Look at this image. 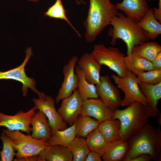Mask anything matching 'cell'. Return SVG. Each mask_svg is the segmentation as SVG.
<instances>
[{"instance_id":"4dcf8cb0","label":"cell","mask_w":161,"mask_h":161,"mask_svg":"<svg viewBox=\"0 0 161 161\" xmlns=\"http://www.w3.org/2000/svg\"><path fill=\"white\" fill-rule=\"evenodd\" d=\"M2 143L3 148L0 151V161H12L16 155L10 138L2 132L0 137Z\"/></svg>"},{"instance_id":"83f0119b","label":"cell","mask_w":161,"mask_h":161,"mask_svg":"<svg viewBox=\"0 0 161 161\" xmlns=\"http://www.w3.org/2000/svg\"><path fill=\"white\" fill-rule=\"evenodd\" d=\"M125 64L127 70L130 71H148L153 70L151 62L133 52L125 56Z\"/></svg>"},{"instance_id":"d4e9b609","label":"cell","mask_w":161,"mask_h":161,"mask_svg":"<svg viewBox=\"0 0 161 161\" xmlns=\"http://www.w3.org/2000/svg\"><path fill=\"white\" fill-rule=\"evenodd\" d=\"M161 52V46L154 41L145 42L134 46L132 52L152 62L157 55Z\"/></svg>"},{"instance_id":"5b68a950","label":"cell","mask_w":161,"mask_h":161,"mask_svg":"<svg viewBox=\"0 0 161 161\" xmlns=\"http://www.w3.org/2000/svg\"><path fill=\"white\" fill-rule=\"evenodd\" d=\"M2 132L11 139L16 151V160L39 154L44 150L50 146L48 140L37 139L30 135H27L20 131H11L6 129Z\"/></svg>"},{"instance_id":"836d02e7","label":"cell","mask_w":161,"mask_h":161,"mask_svg":"<svg viewBox=\"0 0 161 161\" xmlns=\"http://www.w3.org/2000/svg\"><path fill=\"white\" fill-rule=\"evenodd\" d=\"M152 63L153 70H161V52Z\"/></svg>"},{"instance_id":"8fae6325","label":"cell","mask_w":161,"mask_h":161,"mask_svg":"<svg viewBox=\"0 0 161 161\" xmlns=\"http://www.w3.org/2000/svg\"><path fill=\"white\" fill-rule=\"evenodd\" d=\"M96 87L98 97L107 107L115 110L121 106L120 92L111 82L109 76H100L99 83Z\"/></svg>"},{"instance_id":"1f68e13d","label":"cell","mask_w":161,"mask_h":161,"mask_svg":"<svg viewBox=\"0 0 161 161\" xmlns=\"http://www.w3.org/2000/svg\"><path fill=\"white\" fill-rule=\"evenodd\" d=\"M140 83L143 82L151 84H156L161 82V70H153L144 72L133 70Z\"/></svg>"},{"instance_id":"d6986e66","label":"cell","mask_w":161,"mask_h":161,"mask_svg":"<svg viewBox=\"0 0 161 161\" xmlns=\"http://www.w3.org/2000/svg\"><path fill=\"white\" fill-rule=\"evenodd\" d=\"M97 128L105 140L109 143L121 139V124L118 119L106 120L100 123Z\"/></svg>"},{"instance_id":"277c9868","label":"cell","mask_w":161,"mask_h":161,"mask_svg":"<svg viewBox=\"0 0 161 161\" xmlns=\"http://www.w3.org/2000/svg\"><path fill=\"white\" fill-rule=\"evenodd\" d=\"M150 117L144 105L136 101L124 109L114 110L112 119L119 120L121 124L120 140L128 142L148 123Z\"/></svg>"},{"instance_id":"8992f818","label":"cell","mask_w":161,"mask_h":161,"mask_svg":"<svg viewBox=\"0 0 161 161\" xmlns=\"http://www.w3.org/2000/svg\"><path fill=\"white\" fill-rule=\"evenodd\" d=\"M101 65H105L117 75L125 77L127 70L125 64L124 55L117 47H107L103 44L95 45L91 53Z\"/></svg>"},{"instance_id":"4fadbf2b","label":"cell","mask_w":161,"mask_h":161,"mask_svg":"<svg viewBox=\"0 0 161 161\" xmlns=\"http://www.w3.org/2000/svg\"><path fill=\"white\" fill-rule=\"evenodd\" d=\"M62 100L57 112L63 120L71 126L76 122L80 114L83 101L77 89L70 96Z\"/></svg>"},{"instance_id":"e0dca14e","label":"cell","mask_w":161,"mask_h":161,"mask_svg":"<svg viewBox=\"0 0 161 161\" xmlns=\"http://www.w3.org/2000/svg\"><path fill=\"white\" fill-rule=\"evenodd\" d=\"M77 64L88 82L95 85L99 83L101 65L91 53L87 52L83 54Z\"/></svg>"},{"instance_id":"52a82bcc","label":"cell","mask_w":161,"mask_h":161,"mask_svg":"<svg viewBox=\"0 0 161 161\" xmlns=\"http://www.w3.org/2000/svg\"><path fill=\"white\" fill-rule=\"evenodd\" d=\"M111 77L117 87L125 94L121 106L127 107L136 101L141 103L145 107L147 106V100L139 87L140 82L137 77L132 71L127 70L126 75L124 78L115 74L112 75Z\"/></svg>"},{"instance_id":"ac0fdd59","label":"cell","mask_w":161,"mask_h":161,"mask_svg":"<svg viewBox=\"0 0 161 161\" xmlns=\"http://www.w3.org/2000/svg\"><path fill=\"white\" fill-rule=\"evenodd\" d=\"M33 137L37 139L48 140L52 135V129L45 114L39 110L35 112L31 120Z\"/></svg>"},{"instance_id":"6da1fadb","label":"cell","mask_w":161,"mask_h":161,"mask_svg":"<svg viewBox=\"0 0 161 161\" xmlns=\"http://www.w3.org/2000/svg\"><path fill=\"white\" fill-rule=\"evenodd\" d=\"M128 148L124 161L130 160L142 154H147L154 161H161L160 126L155 128L146 124L128 141Z\"/></svg>"},{"instance_id":"30bf717a","label":"cell","mask_w":161,"mask_h":161,"mask_svg":"<svg viewBox=\"0 0 161 161\" xmlns=\"http://www.w3.org/2000/svg\"><path fill=\"white\" fill-rule=\"evenodd\" d=\"M32 101L36 110L42 112L46 116L52 133L57 130H64L67 128V124L56 110L55 100L51 96L46 95L44 99L33 98Z\"/></svg>"},{"instance_id":"d590c367","label":"cell","mask_w":161,"mask_h":161,"mask_svg":"<svg viewBox=\"0 0 161 161\" xmlns=\"http://www.w3.org/2000/svg\"><path fill=\"white\" fill-rule=\"evenodd\" d=\"M152 160L151 157L147 154H142L131 159L130 161H150Z\"/></svg>"},{"instance_id":"5bb4252c","label":"cell","mask_w":161,"mask_h":161,"mask_svg":"<svg viewBox=\"0 0 161 161\" xmlns=\"http://www.w3.org/2000/svg\"><path fill=\"white\" fill-rule=\"evenodd\" d=\"M114 112L99 98H91L83 102L80 114L93 117L100 123L112 119Z\"/></svg>"},{"instance_id":"f546056e","label":"cell","mask_w":161,"mask_h":161,"mask_svg":"<svg viewBox=\"0 0 161 161\" xmlns=\"http://www.w3.org/2000/svg\"><path fill=\"white\" fill-rule=\"evenodd\" d=\"M66 12L61 0H56L54 4L49 7L47 11L44 13V14L45 16L65 20L72 27L78 35L81 37L80 35L67 18Z\"/></svg>"},{"instance_id":"7a4b0ae2","label":"cell","mask_w":161,"mask_h":161,"mask_svg":"<svg viewBox=\"0 0 161 161\" xmlns=\"http://www.w3.org/2000/svg\"><path fill=\"white\" fill-rule=\"evenodd\" d=\"M87 17L83 24L84 38L88 43L92 42L119 13L111 0H89Z\"/></svg>"},{"instance_id":"603a6c76","label":"cell","mask_w":161,"mask_h":161,"mask_svg":"<svg viewBox=\"0 0 161 161\" xmlns=\"http://www.w3.org/2000/svg\"><path fill=\"white\" fill-rule=\"evenodd\" d=\"M86 138L90 151L97 152L101 156L110 147L112 143H109L106 141L97 128L92 131Z\"/></svg>"},{"instance_id":"4316f807","label":"cell","mask_w":161,"mask_h":161,"mask_svg":"<svg viewBox=\"0 0 161 161\" xmlns=\"http://www.w3.org/2000/svg\"><path fill=\"white\" fill-rule=\"evenodd\" d=\"M72 156V161H85L90 151L85 138L76 136L67 147Z\"/></svg>"},{"instance_id":"44dd1931","label":"cell","mask_w":161,"mask_h":161,"mask_svg":"<svg viewBox=\"0 0 161 161\" xmlns=\"http://www.w3.org/2000/svg\"><path fill=\"white\" fill-rule=\"evenodd\" d=\"M39 154L44 161H72V155L68 148L59 145L50 146Z\"/></svg>"},{"instance_id":"ffe728a7","label":"cell","mask_w":161,"mask_h":161,"mask_svg":"<svg viewBox=\"0 0 161 161\" xmlns=\"http://www.w3.org/2000/svg\"><path fill=\"white\" fill-rule=\"evenodd\" d=\"M137 24L140 28L147 33L149 40H154L161 34V23L155 18L152 8H150Z\"/></svg>"},{"instance_id":"e575fe53","label":"cell","mask_w":161,"mask_h":161,"mask_svg":"<svg viewBox=\"0 0 161 161\" xmlns=\"http://www.w3.org/2000/svg\"><path fill=\"white\" fill-rule=\"evenodd\" d=\"M44 161L40 154L16 160L15 161Z\"/></svg>"},{"instance_id":"7402d4cb","label":"cell","mask_w":161,"mask_h":161,"mask_svg":"<svg viewBox=\"0 0 161 161\" xmlns=\"http://www.w3.org/2000/svg\"><path fill=\"white\" fill-rule=\"evenodd\" d=\"M128 148V142L121 140L114 141L102 156V159L104 161H124Z\"/></svg>"},{"instance_id":"7c38bea8","label":"cell","mask_w":161,"mask_h":161,"mask_svg":"<svg viewBox=\"0 0 161 161\" xmlns=\"http://www.w3.org/2000/svg\"><path fill=\"white\" fill-rule=\"evenodd\" d=\"M78 60L77 56L71 58L63 68L64 80L55 98V103L70 96L78 87V77L75 71L76 64Z\"/></svg>"},{"instance_id":"9c48e42d","label":"cell","mask_w":161,"mask_h":161,"mask_svg":"<svg viewBox=\"0 0 161 161\" xmlns=\"http://www.w3.org/2000/svg\"><path fill=\"white\" fill-rule=\"evenodd\" d=\"M36 110L34 107L27 112L21 110L13 115L0 112V127H5L11 131H20L30 135L32 131L30 122Z\"/></svg>"},{"instance_id":"ba28073f","label":"cell","mask_w":161,"mask_h":161,"mask_svg":"<svg viewBox=\"0 0 161 161\" xmlns=\"http://www.w3.org/2000/svg\"><path fill=\"white\" fill-rule=\"evenodd\" d=\"M25 52V58L20 65L7 71H0V80L12 79L21 82L22 84L21 89L23 96L25 97L27 96L28 89L30 88L38 95L39 98L44 99L46 95L44 93L38 91L36 89L35 79L28 77L26 74L25 67L33 55L32 48L27 47Z\"/></svg>"},{"instance_id":"8d00e7d4","label":"cell","mask_w":161,"mask_h":161,"mask_svg":"<svg viewBox=\"0 0 161 161\" xmlns=\"http://www.w3.org/2000/svg\"><path fill=\"white\" fill-rule=\"evenodd\" d=\"M153 9L154 16L156 19L161 23V7H154Z\"/></svg>"},{"instance_id":"cb8c5ba5","label":"cell","mask_w":161,"mask_h":161,"mask_svg":"<svg viewBox=\"0 0 161 161\" xmlns=\"http://www.w3.org/2000/svg\"><path fill=\"white\" fill-rule=\"evenodd\" d=\"M75 71L78 78L77 88L83 101L89 98H98L96 86L88 82L83 72L78 65L75 66Z\"/></svg>"},{"instance_id":"d6a6232c","label":"cell","mask_w":161,"mask_h":161,"mask_svg":"<svg viewBox=\"0 0 161 161\" xmlns=\"http://www.w3.org/2000/svg\"><path fill=\"white\" fill-rule=\"evenodd\" d=\"M101 157L100 154L97 152L90 151L85 161H101Z\"/></svg>"},{"instance_id":"3957f363","label":"cell","mask_w":161,"mask_h":161,"mask_svg":"<svg viewBox=\"0 0 161 161\" xmlns=\"http://www.w3.org/2000/svg\"><path fill=\"white\" fill-rule=\"evenodd\" d=\"M110 25L112 27L108 34L112 38L111 44L114 46L116 39H121L126 45L128 55L131 54L134 46L149 40L147 33L139 27L137 22L121 13L113 18Z\"/></svg>"},{"instance_id":"74e56055","label":"cell","mask_w":161,"mask_h":161,"mask_svg":"<svg viewBox=\"0 0 161 161\" xmlns=\"http://www.w3.org/2000/svg\"><path fill=\"white\" fill-rule=\"evenodd\" d=\"M27 1H30L32 2H38L39 1V0H27ZM78 4H80L81 3L84 4H86V3L83 0H75Z\"/></svg>"},{"instance_id":"2e32d148","label":"cell","mask_w":161,"mask_h":161,"mask_svg":"<svg viewBox=\"0 0 161 161\" xmlns=\"http://www.w3.org/2000/svg\"><path fill=\"white\" fill-rule=\"evenodd\" d=\"M115 5L118 10L123 11L125 16L136 22L140 21L150 8L146 0H122Z\"/></svg>"},{"instance_id":"b9f144b4","label":"cell","mask_w":161,"mask_h":161,"mask_svg":"<svg viewBox=\"0 0 161 161\" xmlns=\"http://www.w3.org/2000/svg\"></svg>"},{"instance_id":"f1b7e54d","label":"cell","mask_w":161,"mask_h":161,"mask_svg":"<svg viewBox=\"0 0 161 161\" xmlns=\"http://www.w3.org/2000/svg\"><path fill=\"white\" fill-rule=\"evenodd\" d=\"M99 123L95 119L80 114L76 121V136L86 138L92 131L97 128Z\"/></svg>"},{"instance_id":"9a60e30c","label":"cell","mask_w":161,"mask_h":161,"mask_svg":"<svg viewBox=\"0 0 161 161\" xmlns=\"http://www.w3.org/2000/svg\"><path fill=\"white\" fill-rule=\"evenodd\" d=\"M138 85L147 100V105L145 107L150 117H157L160 113L157 105L161 98V82L156 84L140 82Z\"/></svg>"},{"instance_id":"ab89813d","label":"cell","mask_w":161,"mask_h":161,"mask_svg":"<svg viewBox=\"0 0 161 161\" xmlns=\"http://www.w3.org/2000/svg\"><path fill=\"white\" fill-rule=\"evenodd\" d=\"M158 7H161V0H159Z\"/></svg>"},{"instance_id":"484cf974","label":"cell","mask_w":161,"mask_h":161,"mask_svg":"<svg viewBox=\"0 0 161 161\" xmlns=\"http://www.w3.org/2000/svg\"><path fill=\"white\" fill-rule=\"evenodd\" d=\"M76 122L64 130H57L48 140L50 146L59 145L67 147L75 138Z\"/></svg>"},{"instance_id":"f35d334b","label":"cell","mask_w":161,"mask_h":161,"mask_svg":"<svg viewBox=\"0 0 161 161\" xmlns=\"http://www.w3.org/2000/svg\"><path fill=\"white\" fill-rule=\"evenodd\" d=\"M157 117H158L157 120V124H158L159 126H160L161 125V115L160 113Z\"/></svg>"},{"instance_id":"60d3db41","label":"cell","mask_w":161,"mask_h":161,"mask_svg":"<svg viewBox=\"0 0 161 161\" xmlns=\"http://www.w3.org/2000/svg\"><path fill=\"white\" fill-rule=\"evenodd\" d=\"M149 1H154L155 0H148Z\"/></svg>"}]
</instances>
